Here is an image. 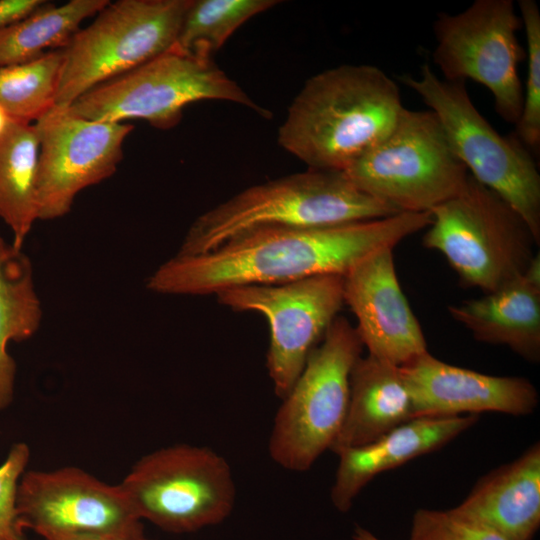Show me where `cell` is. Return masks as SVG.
<instances>
[{
  "label": "cell",
  "instance_id": "21",
  "mask_svg": "<svg viewBox=\"0 0 540 540\" xmlns=\"http://www.w3.org/2000/svg\"><path fill=\"white\" fill-rule=\"evenodd\" d=\"M41 318L31 261L22 249L0 235V411L14 396L16 364L7 345L33 336Z\"/></svg>",
  "mask_w": 540,
  "mask_h": 540
},
{
  "label": "cell",
  "instance_id": "31",
  "mask_svg": "<svg viewBox=\"0 0 540 540\" xmlns=\"http://www.w3.org/2000/svg\"><path fill=\"white\" fill-rule=\"evenodd\" d=\"M12 119L9 115L0 107V137L5 133L9 127Z\"/></svg>",
  "mask_w": 540,
  "mask_h": 540
},
{
  "label": "cell",
  "instance_id": "19",
  "mask_svg": "<svg viewBox=\"0 0 540 540\" xmlns=\"http://www.w3.org/2000/svg\"><path fill=\"white\" fill-rule=\"evenodd\" d=\"M509 540H532L540 526V445L482 477L452 508Z\"/></svg>",
  "mask_w": 540,
  "mask_h": 540
},
{
  "label": "cell",
  "instance_id": "30",
  "mask_svg": "<svg viewBox=\"0 0 540 540\" xmlns=\"http://www.w3.org/2000/svg\"><path fill=\"white\" fill-rule=\"evenodd\" d=\"M352 540H380L373 533L363 527H356L352 536Z\"/></svg>",
  "mask_w": 540,
  "mask_h": 540
},
{
  "label": "cell",
  "instance_id": "33",
  "mask_svg": "<svg viewBox=\"0 0 540 540\" xmlns=\"http://www.w3.org/2000/svg\"><path fill=\"white\" fill-rule=\"evenodd\" d=\"M93 540H118V539H93Z\"/></svg>",
  "mask_w": 540,
  "mask_h": 540
},
{
  "label": "cell",
  "instance_id": "10",
  "mask_svg": "<svg viewBox=\"0 0 540 540\" xmlns=\"http://www.w3.org/2000/svg\"><path fill=\"white\" fill-rule=\"evenodd\" d=\"M191 0L109 2L62 49L55 105L69 107L90 89L173 47Z\"/></svg>",
  "mask_w": 540,
  "mask_h": 540
},
{
  "label": "cell",
  "instance_id": "2",
  "mask_svg": "<svg viewBox=\"0 0 540 540\" xmlns=\"http://www.w3.org/2000/svg\"><path fill=\"white\" fill-rule=\"evenodd\" d=\"M404 108L397 83L380 68L337 66L304 83L278 143L310 169L344 172L392 131Z\"/></svg>",
  "mask_w": 540,
  "mask_h": 540
},
{
  "label": "cell",
  "instance_id": "14",
  "mask_svg": "<svg viewBox=\"0 0 540 540\" xmlns=\"http://www.w3.org/2000/svg\"><path fill=\"white\" fill-rule=\"evenodd\" d=\"M33 125L39 140L38 220L64 216L80 191L112 176L134 128L85 119L56 105Z\"/></svg>",
  "mask_w": 540,
  "mask_h": 540
},
{
  "label": "cell",
  "instance_id": "6",
  "mask_svg": "<svg viewBox=\"0 0 540 540\" xmlns=\"http://www.w3.org/2000/svg\"><path fill=\"white\" fill-rule=\"evenodd\" d=\"M363 348L355 326L338 315L274 417L268 451L280 467L305 472L331 449L347 412L350 373Z\"/></svg>",
  "mask_w": 540,
  "mask_h": 540
},
{
  "label": "cell",
  "instance_id": "7",
  "mask_svg": "<svg viewBox=\"0 0 540 540\" xmlns=\"http://www.w3.org/2000/svg\"><path fill=\"white\" fill-rule=\"evenodd\" d=\"M344 173L399 213L430 212L457 195L469 176L436 114L406 108L392 131Z\"/></svg>",
  "mask_w": 540,
  "mask_h": 540
},
{
  "label": "cell",
  "instance_id": "15",
  "mask_svg": "<svg viewBox=\"0 0 540 540\" xmlns=\"http://www.w3.org/2000/svg\"><path fill=\"white\" fill-rule=\"evenodd\" d=\"M343 297L369 355L402 366L428 352L398 281L393 248L370 254L343 276Z\"/></svg>",
  "mask_w": 540,
  "mask_h": 540
},
{
  "label": "cell",
  "instance_id": "28",
  "mask_svg": "<svg viewBox=\"0 0 540 540\" xmlns=\"http://www.w3.org/2000/svg\"><path fill=\"white\" fill-rule=\"evenodd\" d=\"M30 448L24 442L13 444L0 464V540H27L17 514L19 481L30 460Z\"/></svg>",
  "mask_w": 540,
  "mask_h": 540
},
{
  "label": "cell",
  "instance_id": "4",
  "mask_svg": "<svg viewBox=\"0 0 540 540\" xmlns=\"http://www.w3.org/2000/svg\"><path fill=\"white\" fill-rule=\"evenodd\" d=\"M430 213L423 245L445 257L464 287L484 294L523 275L539 245L518 212L470 174Z\"/></svg>",
  "mask_w": 540,
  "mask_h": 540
},
{
  "label": "cell",
  "instance_id": "8",
  "mask_svg": "<svg viewBox=\"0 0 540 540\" xmlns=\"http://www.w3.org/2000/svg\"><path fill=\"white\" fill-rule=\"evenodd\" d=\"M438 117L451 147L471 176L504 199L540 243V175L531 152L515 136H501L478 112L465 81L440 79L429 66L398 77Z\"/></svg>",
  "mask_w": 540,
  "mask_h": 540
},
{
  "label": "cell",
  "instance_id": "27",
  "mask_svg": "<svg viewBox=\"0 0 540 540\" xmlns=\"http://www.w3.org/2000/svg\"><path fill=\"white\" fill-rule=\"evenodd\" d=\"M409 540H509L500 533L457 514L453 509H419Z\"/></svg>",
  "mask_w": 540,
  "mask_h": 540
},
{
  "label": "cell",
  "instance_id": "9",
  "mask_svg": "<svg viewBox=\"0 0 540 540\" xmlns=\"http://www.w3.org/2000/svg\"><path fill=\"white\" fill-rule=\"evenodd\" d=\"M119 486L142 521L172 533L220 524L236 500L227 460L206 446L184 443L144 455Z\"/></svg>",
  "mask_w": 540,
  "mask_h": 540
},
{
  "label": "cell",
  "instance_id": "13",
  "mask_svg": "<svg viewBox=\"0 0 540 540\" xmlns=\"http://www.w3.org/2000/svg\"><path fill=\"white\" fill-rule=\"evenodd\" d=\"M234 311L256 312L269 325L266 366L275 394L283 399L311 351L344 305L343 276L327 274L276 285H247L216 294Z\"/></svg>",
  "mask_w": 540,
  "mask_h": 540
},
{
  "label": "cell",
  "instance_id": "24",
  "mask_svg": "<svg viewBox=\"0 0 540 540\" xmlns=\"http://www.w3.org/2000/svg\"><path fill=\"white\" fill-rule=\"evenodd\" d=\"M62 49L27 63L0 67V107L12 120L34 123L55 106Z\"/></svg>",
  "mask_w": 540,
  "mask_h": 540
},
{
  "label": "cell",
  "instance_id": "5",
  "mask_svg": "<svg viewBox=\"0 0 540 540\" xmlns=\"http://www.w3.org/2000/svg\"><path fill=\"white\" fill-rule=\"evenodd\" d=\"M203 100L233 102L271 118V112L258 105L212 58L185 51L176 44L90 89L67 108L89 120L142 119L165 130L180 122L188 104Z\"/></svg>",
  "mask_w": 540,
  "mask_h": 540
},
{
  "label": "cell",
  "instance_id": "18",
  "mask_svg": "<svg viewBox=\"0 0 540 540\" xmlns=\"http://www.w3.org/2000/svg\"><path fill=\"white\" fill-rule=\"evenodd\" d=\"M451 317L479 342L505 345L526 361L540 359V255L520 277L479 298L450 305Z\"/></svg>",
  "mask_w": 540,
  "mask_h": 540
},
{
  "label": "cell",
  "instance_id": "1",
  "mask_svg": "<svg viewBox=\"0 0 540 540\" xmlns=\"http://www.w3.org/2000/svg\"><path fill=\"white\" fill-rule=\"evenodd\" d=\"M430 212L317 227H263L193 256L175 255L149 277L159 294L216 295L247 285H276L317 275L345 276L382 248L426 229Z\"/></svg>",
  "mask_w": 540,
  "mask_h": 540
},
{
  "label": "cell",
  "instance_id": "26",
  "mask_svg": "<svg viewBox=\"0 0 540 540\" xmlns=\"http://www.w3.org/2000/svg\"><path fill=\"white\" fill-rule=\"evenodd\" d=\"M518 6L526 33L528 73L522 111L514 135L531 153L536 154L540 146V12L533 0H520Z\"/></svg>",
  "mask_w": 540,
  "mask_h": 540
},
{
  "label": "cell",
  "instance_id": "16",
  "mask_svg": "<svg viewBox=\"0 0 540 540\" xmlns=\"http://www.w3.org/2000/svg\"><path fill=\"white\" fill-rule=\"evenodd\" d=\"M415 416L450 417L481 412L529 415L539 402L526 378L493 376L445 363L426 352L400 366Z\"/></svg>",
  "mask_w": 540,
  "mask_h": 540
},
{
  "label": "cell",
  "instance_id": "32",
  "mask_svg": "<svg viewBox=\"0 0 540 540\" xmlns=\"http://www.w3.org/2000/svg\"><path fill=\"white\" fill-rule=\"evenodd\" d=\"M138 540H153V539H148L145 536H143V537L139 538Z\"/></svg>",
  "mask_w": 540,
  "mask_h": 540
},
{
  "label": "cell",
  "instance_id": "12",
  "mask_svg": "<svg viewBox=\"0 0 540 540\" xmlns=\"http://www.w3.org/2000/svg\"><path fill=\"white\" fill-rule=\"evenodd\" d=\"M21 527L44 540H138L144 536L119 484L75 466L27 470L17 490Z\"/></svg>",
  "mask_w": 540,
  "mask_h": 540
},
{
  "label": "cell",
  "instance_id": "3",
  "mask_svg": "<svg viewBox=\"0 0 540 540\" xmlns=\"http://www.w3.org/2000/svg\"><path fill=\"white\" fill-rule=\"evenodd\" d=\"M359 190L342 171L310 169L248 187L199 215L176 255L207 253L263 227H317L398 214Z\"/></svg>",
  "mask_w": 540,
  "mask_h": 540
},
{
  "label": "cell",
  "instance_id": "29",
  "mask_svg": "<svg viewBox=\"0 0 540 540\" xmlns=\"http://www.w3.org/2000/svg\"><path fill=\"white\" fill-rule=\"evenodd\" d=\"M44 3L43 0H0V28L29 15Z\"/></svg>",
  "mask_w": 540,
  "mask_h": 540
},
{
  "label": "cell",
  "instance_id": "23",
  "mask_svg": "<svg viewBox=\"0 0 540 540\" xmlns=\"http://www.w3.org/2000/svg\"><path fill=\"white\" fill-rule=\"evenodd\" d=\"M110 1L71 0L55 6L44 3L29 15L0 28V67L30 62L61 49Z\"/></svg>",
  "mask_w": 540,
  "mask_h": 540
},
{
  "label": "cell",
  "instance_id": "11",
  "mask_svg": "<svg viewBox=\"0 0 540 540\" xmlns=\"http://www.w3.org/2000/svg\"><path fill=\"white\" fill-rule=\"evenodd\" d=\"M512 0H476L464 11L438 13L432 58L447 81L472 79L489 89L499 116L516 125L523 106L518 65L526 58Z\"/></svg>",
  "mask_w": 540,
  "mask_h": 540
},
{
  "label": "cell",
  "instance_id": "22",
  "mask_svg": "<svg viewBox=\"0 0 540 540\" xmlns=\"http://www.w3.org/2000/svg\"><path fill=\"white\" fill-rule=\"evenodd\" d=\"M39 140L33 123L12 120L0 137V218L22 249L38 220L37 165Z\"/></svg>",
  "mask_w": 540,
  "mask_h": 540
},
{
  "label": "cell",
  "instance_id": "20",
  "mask_svg": "<svg viewBox=\"0 0 540 540\" xmlns=\"http://www.w3.org/2000/svg\"><path fill=\"white\" fill-rule=\"evenodd\" d=\"M416 418L413 398L400 366L360 356L349 379V401L331 451L367 444Z\"/></svg>",
  "mask_w": 540,
  "mask_h": 540
},
{
  "label": "cell",
  "instance_id": "25",
  "mask_svg": "<svg viewBox=\"0 0 540 540\" xmlns=\"http://www.w3.org/2000/svg\"><path fill=\"white\" fill-rule=\"evenodd\" d=\"M279 3L277 0H191L176 45L212 58L240 26Z\"/></svg>",
  "mask_w": 540,
  "mask_h": 540
},
{
  "label": "cell",
  "instance_id": "17",
  "mask_svg": "<svg viewBox=\"0 0 540 540\" xmlns=\"http://www.w3.org/2000/svg\"><path fill=\"white\" fill-rule=\"evenodd\" d=\"M477 421L474 414L417 417L374 441L338 451L339 464L330 492L334 507L347 512L375 476L440 449Z\"/></svg>",
  "mask_w": 540,
  "mask_h": 540
}]
</instances>
